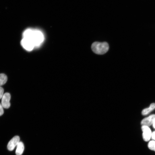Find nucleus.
Returning a JSON list of instances; mask_svg holds the SVG:
<instances>
[{"label": "nucleus", "mask_w": 155, "mask_h": 155, "mask_svg": "<svg viewBox=\"0 0 155 155\" xmlns=\"http://www.w3.org/2000/svg\"><path fill=\"white\" fill-rule=\"evenodd\" d=\"M155 119V114H152L144 119L141 122V125L149 127L152 125Z\"/></svg>", "instance_id": "nucleus-7"}, {"label": "nucleus", "mask_w": 155, "mask_h": 155, "mask_svg": "<svg viewBox=\"0 0 155 155\" xmlns=\"http://www.w3.org/2000/svg\"><path fill=\"white\" fill-rule=\"evenodd\" d=\"M23 38L31 41L34 44L35 48L39 47L43 42L44 37L42 32L38 29L28 28L24 32Z\"/></svg>", "instance_id": "nucleus-1"}, {"label": "nucleus", "mask_w": 155, "mask_h": 155, "mask_svg": "<svg viewBox=\"0 0 155 155\" xmlns=\"http://www.w3.org/2000/svg\"><path fill=\"white\" fill-rule=\"evenodd\" d=\"M21 44L22 46L28 51H31L35 48L34 44L32 42L25 38H22Z\"/></svg>", "instance_id": "nucleus-4"}, {"label": "nucleus", "mask_w": 155, "mask_h": 155, "mask_svg": "<svg viewBox=\"0 0 155 155\" xmlns=\"http://www.w3.org/2000/svg\"><path fill=\"white\" fill-rule=\"evenodd\" d=\"M153 127L155 129V119L152 124Z\"/></svg>", "instance_id": "nucleus-15"}, {"label": "nucleus", "mask_w": 155, "mask_h": 155, "mask_svg": "<svg viewBox=\"0 0 155 155\" xmlns=\"http://www.w3.org/2000/svg\"><path fill=\"white\" fill-rule=\"evenodd\" d=\"M143 132L142 137L144 140L146 142L150 140L151 138L152 133L150 128L149 127L143 125L141 127Z\"/></svg>", "instance_id": "nucleus-3"}, {"label": "nucleus", "mask_w": 155, "mask_h": 155, "mask_svg": "<svg viewBox=\"0 0 155 155\" xmlns=\"http://www.w3.org/2000/svg\"><path fill=\"white\" fill-rule=\"evenodd\" d=\"M148 147L150 150L155 152V141L152 140L150 141L148 144Z\"/></svg>", "instance_id": "nucleus-11"}, {"label": "nucleus", "mask_w": 155, "mask_h": 155, "mask_svg": "<svg viewBox=\"0 0 155 155\" xmlns=\"http://www.w3.org/2000/svg\"><path fill=\"white\" fill-rule=\"evenodd\" d=\"M3 108L1 104L0 103V116L2 115L4 113Z\"/></svg>", "instance_id": "nucleus-13"}, {"label": "nucleus", "mask_w": 155, "mask_h": 155, "mask_svg": "<svg viewBox=\"0 0 155 155\" xmlns=\"http://www.w3.org/2000/svg\"><path fill=\"white\" fill-rule=\"evenodd\" d=\"M11 99L10 94L7 92L4 94L1 98V104L3 108H8L10 106V101Z\"/></svg>", "instance_id": "nucleus-5"}, {"label": "nucleus", "mask_w": 155, "mask_h": 155, "mask_svg": "<svg viewBox=\"0 0 155 155\" xmlns=\"http://www.w3.org/2000/svg\"><path fill=\"white\" fill-rule=\"evenodd\" d=\"M7 77L3 73L0 74V86L4 84L7 82Z\"/></svg>", "instance_id": "nucleus-10"}, {"label": "nucleus", "mask_w": 155, "mask_h": 155, "mask_svg": "<svg viewBox=\"0 0 155 155\" xmlns=\"http://www.w3.org/2000/svg\"><path fill=\"white\" fill-rule=\"evenodd\" d=\"M24 146L22 142H20L17 146V148L16 151V155H21L24 151Z\"/></svg>", "instance_id": "nucleus-8"}, {"label": "nucleus", "mask_w": 155, "mask_h": 155, "mask_svg": "<svg viewBox=\"0 0 155 155\" xmlns=\"http://www.w3.org/2000/svg\"><path fill=\"white\" fill-rule=\"evenodd\" d=\"M4 94V89L2 87L0 86V99L2 98Z\"/></svg>", "instance_id": "nucleus-12"}, {"label": "nucleus", "mask_w": 155, "mask_h": 155, "mask_svg": "<svg viewBox=\"0 0 155 155\" xmlns=\"http://www.w3.org/2000/svg\"><path fill=\"white\" fill-rule=\"evenodd\" d=\"M155 108V103H152L150 104L149 108L144 109L142 112L143 115H148Z\"/></svg>", "instance_id": "nucleus-9"}, {"label": "nucleus", "mask_w": 155, "mask_h": 155, "mask_svg": "<svg viewBox=\"0 0 155 155\" xmlns=\"http://www.w3.org/2000/svg\"><path fill=\"white\" fill-rule=\"evenodd\" d=\"M151 138L153 140L155 141V131L152 132Z\"/></svg>", "instance_id": "nucleus-14"}, {"label": "nucleus", "mask_w": 155, "mask_h": 155, "mask_svg": "<svg viewBox=\"0 0 155 155\" xmlns=\"http://www.w3.org/2000/svg\"><path fill=\"white\" fill-rule=\"evenodd\" d=\"M91 49L92 51L95 53L102 55L107 52L109 49V45L106 42H95L92 44Z\"/></svg>", "instance_id": "nucleus-2"}, {"label": "nucleus", "mask_w": 155, "mask_h": 155, "mask_svg": "<svg viewBox=\"0 0 155 155\" xmlns=\"http://www.w3.org/2000/svg\"><path fill=\"white\" fill-rule=\"evenodd\" d=\"M20 138L18 136H16L14 137L9 141L7 145V148L9 151H12L17 146L19 143Z\"/></svg>", "instance_id": "nucleus-6"}]
</instances>
